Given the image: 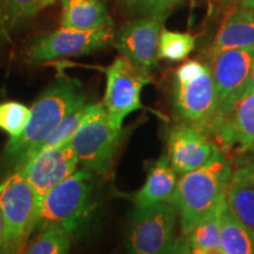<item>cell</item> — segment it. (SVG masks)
Returning a JSON list of instances; mask_svg holds the SVG:
<instances>
[{
    "mask_svg": "<svg viewBox=\"0 0 254 254\" xmlns=\"http://www.w3.org/2000/svg\"><path fill=\"white\" fill-rule=\"evenodd\" d=\"M167 15H141L120 28L114 37V46L120 55L142 67L157 63L159 40Z\"/></svg>",
    "mask_w": 254,
    "mask_h": 254,
    "instance_id": "obj_12",
    "label": "cell"
},
{
    "mask_svg": "<svg viewBox=\"0 0 254 254\" xmlns=\"http://www.w3.org/2000/svg\"><path fill=\"white\" fill-rule=\"evenodd\" d=\"M177 172L168 155L163 154L148 167L144 186L134 196V211H142L171 200L176 190Z\"/></svg>",
    "mask_w": 254,
    "mask_h": 254,
    "instance_id": "obj_14",
    "label": "cell"
},
{
    "mask_svg": "<svg viewBox=\"0 0 254 254\" xmlns=\"http://www.w3.org/2000/svg\"><path fill=\"white\" fill-rule=\"evenodd\" d=\"M123 138V128L112 125L104 107L79 129L69 142L82 167L95 176H107Z\"/></svg>",
    "mask_w": 254,
    "mask_h": 254,
    "instance_id": "obj_8",
    "label": "cell"
},
{
    "mask_svg": "<svg viewBox=\"0 0 254 254\" xmlns=\"http://www.w3.org/2000/svg\"><path fill=\"white\" fill-rule=\"evenodd\" d=\"M173 103L184 122L205 129L217 112V90L212 68L196 60L184 63L177 69Z\"/></svg>",
    "mask_w": 254,
    "mask_h": 254,
    "instance_id": "obj_5",
    "label": "cell"
},
{
    "mask_svg": "<svg viewBox=\"0 0 254 254\" xmlns=\"http://www.w3.org/2000/svg\"><path fill=\"white\" fill-rule=\"evenodd\" d=\"M94 176L82 167L50 190L41 199L37 230L58 226L73 236L91 212Z\"/></svg>",
    "mask_w": 254,
    "mask_h": 254,
    "instance_id": "obj_4",
    "label": "cell"
},
{
    "mask_svg": "<svg viewBox=\"0 0 254 254\" xmlns=\"http://www.w3.org/2000/svg\"><path fill=\"white\" fill-rule=\"evenodd\" d=\"M221 140L237 145L240 152L254 150V92L244 97L226 119L214 124Z\"/></svg>",
    "mask_w": 254,
    "mask_h": 254,
    "instance_id": "obj_15",
    "label": "cell"
},
{
    "mask_svg": "<svg viewBox=\"0 0 254 254\" xmlns=\"http://www.w3.org/2000/svg\"><path fill=\"white\" fill-rule=\"evenodd\" d=\"M178 212L167 201L142 211H133L127 233V251L135 254L168 252L174 246Z\"/></svg>",
    "mask_w": 254,
    "mask_h": 254,
    "instance_id": "obj_10",
    "label": "cell"
},
{
    "mask_svg": "<svg viewBox=\"0 0 254 254\" xmlns=\"http://www.w3.org/2000/svg\"><path fill=\"white\" fill-rule=\"evenodd\" d=\"M56 1H57V0H38V4H37V7H36L37 13L39 11H41L43 8L47 7V6L52 5L53 2H56Z\"/></svg>",
    "mask_w": 254,
    "mask_h": 254,
    "instance_id": "obj_30",
    "label": "cell"
},
{
    "mask_svg": "<svg viewBox=\"0 0 254 254\" xmlns=\"http://www.w3.org/2000/svg\"><path fill=\"white\" fill-rule=\"evenodd\" d=\"M112 25L109 11L100 0H63V27L92 31Z\"/></svg>",
    "mask_w": 254,
    "mask_h": 254,
    "instance_id": "obj_17",
    "label": "cell"
},
{
    "mask_svg": "<svg viewBox=\"0 0 254 254\" xmlns=\"http://www.w3.org/2000/svg\"><path fill=\"white\" fill-rule=\"evenodd\" d=\"M113 25L92 31L63 27L36 38L25 51V62L32 65L65 57L88 55L114 41Z\"/></svg>",
    "mask_w": 254,
    "mask_h": 254,
    "instance_id": "obj_7",
    "label": "cell"
},
{
    "mask_svg": "<svg viewBox=\"0 0 254 254\" xmlns=\"http://www.w3.org/2000/svg\"><path fill=\"white\" fill-rule=\"evenodd\" d=\"M254 253V230L247 226L225 204L221 211V253Z\"/></svg>",
    "mask_w": 254,
    "mask_h": 254,
    "instance_id": "obj_20",
    "label": "cell"
},
{
    "mask_svg": "<svg viewBox=\"0 0 254 254\" xmlns=\"http://www.w3.org/2000/svg\"><path fill=\"white\" fill-rule=\"evenodd\" d=\"M219 148L200 127L184 123L168 134V159L177 173L184 174L204 166L219 153Z\"/></svg>",
    "mask_w": 254,
    "mask_h": 254,
    "instance_id": "obj_13",
    "label": "cell"
},
{
    "mask_svg": "<svg viewBox=\"0 0 254 254\" xmlns=\"http://www.w3.org/2000/svg\"><path fill=\"white\" fill-rule=\"evenodd\" d=\"M85 94L77 79L60 74L31 107L23 134L8 140L0 154V182L18 172L40 150L47 136L67 114L85 105Z\"/></svg>",
    "mask_w": 254,
    "mask_h": 254,
    "instance_id": "obj_1",
    "label": "cell"
},
{
    "mask_svg": "<svg viewBox=\"0 0 254 254\" xmlns=\"http://www.w3.org/2000/svg\"><path fill=\"white\" fill-rule=\"evenodd\" d=\"M101 110H104L103 103L88 104L82 105L79 109L74 110L73 112L67 114V116L64 118L63 122L56 127L55 131L47 136L46 140L44 141L43 145H41L40 150L67 144V142L72 140L73 136L77 134L79 129H80L88 120L97 116Z\"/></svg>",
    "mask_w": 254,
    "mask_h": 254,
    "instance_id": "obj_21",
    "label": "cell"
},
{
    "mask_svg": "<svg viewBox=\"0 0 254 254\" xmlns=\"http://www.w3.org/2000/svg\"><path fill=\"white\" fill-rule=\"evenodd\" d=\"M185 0H125L132 11L140 15H168Z\"/></svg>",
    "mask_w": 254,
    "mask_h": 254,
    "instance_id": "obj_26",
    "label": "cell"
},
{
    "mask_svg": "<svg viewBox=\"0 0 254 254\" xmlns=\"http://www.w3.org/2000/svg\"><path fill=\"white\" fill-rule=\"evenodd\" d=\"M37 239L26 247L25 252L30 254H63L71 247L72 234L58 226L40 228Z\"/></svg>",
    "mask_w": 254,
    "mask_h": 254,
    "instance_id": "obj_23",
    "label": "cell"
},
{
    "mask_svg": "<svg viewBox=\"0 0 254 254\" xmlns=\"http://www.w3.org/2000/svg\"><path fill=\"white\" fill-rule=\"evenodd\" d=\"M226 199L187 234V249L198 254L221 253V211Z\"/></svg>",
    "mask_w": 254,
    "mask_h": 254,
    "instance_id": "obj_19",
    "label": "cell"
},
{
    "mask_svg": "<svg viewBox=\"0 0 254 254\" xmlns=\"http://www.w3.org/2000/svg\"><path fill=\"white\" fill-rule=\"evenodd\" d=\"M38 0H0V36L9 39L34 15Z\"/></svg>",
    "mask_w": 254,
    "mask_h": 254,
    "instance_id": "obj_22",
    "label": "cell"
},
{
    "mask_svg": "<svg viewBox=\"0 0 254 254\" xmlns=\"http://www.w3.org/2000/svg\"><path fill=\"white\" fill-rule=\"evenodd\" d=\"M195 37L190 33H182L163 28L159 40L158 57L168 62H183L194 50Z\"/></svg>",
    "mask_w": 254,
    "mask_h": 254,
    "instance_id": "obj_24",
    "label": "cell"
},
{
    "mask_svg": "<svg viewBox=\"0 0 254 254\" xmlns=\"http://www.w3.org/2000/svg\"><path fill=\"white\" fill-rule=\"evenodd\" d=\"M246 47H254V9L238 7L218 31L212 53Z\"/></svg>",
    "mask_w": 254,
    "mask_h": 254,
    "instance_id": "obj_16",
    "label": "cell"
},
{
    "mask_svg": "<svg viewBox=\"0 0 254 254\" xmlns=\"http://www.w3.org/2000/svg\"><path fill=\"white\" fill-rule=\"evenodd\" d=\"M231 177V164L219 152L204 166L184 173L178 180L170 201L177 209L184 236L226 199Z\"/></svg>",
    "mask_w": 254,
    "mask_h": 254,
    "instance_id": "obj_2",
    "label": "cell"
},
{
    "mask_svg": "<svg viewBox=\"0 0 254 254\" xmlns=\"http://www.w3.org/2000/svg\"><path fill=\"white\" fill-rule=\"evenodd\" d=\"M31 117V109L18 101L0 104V129L7 133L8 140H15L23 134Z\"/></svg>",
    "mask_w": 254,
    "mask_h": 254,
    "instance_id": "obj_25",
    "label": "cell"
},
{
    "mask_svg": "<svg viewBox=\"0 0 254 254\" xmlns=\"http://www.w3.org/2000/svg\"><path fill=\"white\" fill-rule=\"evenodd\" d=\"M226 204L241 221L254 230V177L246 166L232 173L226 190Z\"/></svg>",
    "mask_w": 254,
    "mask_h": 254,
    "instance_id": "obj_18",
    "label": "cell"
},
{
    "mask_svg": "<svg viewBox=\"0 0 254 254\" xmlns=\"http://www.w3.org/2000/svg\"><path fill=\"white\" fill-rule=\"evenodd\" d=\"M41 198L20 172L0 182V207L5 221L1 253L25 252L33 231L37 230Z\"/></svg>",
    "mask_w": 254,
    "mask_h": 254,
    "instance_id": "obj_3",
    "label": "cell"
},
{
    "mask_svg": "<svg viewBox=\"0 0 254 254\" xmlns=\"http://www.w3.org/2000/svg\"><path fill=\"white\" fill-rule=\"evenodd\" d=\"M103 69L106 74L103 105L112 125L123 128L126 117L142 107V88L150 84L152 77L148 68L124 56Z\"/></svg>",
    "mask_w": 254,
    "mask_h": 254,
    "instance_id": "obj_6",
    "label": "cell"
},
{
    "mask_svg": "<svg viewBox=\"0 0 254 254\" xmlns=\"http://www.w3.org/2000/svg\"><path fill=\"white\" fill-rule=\"evenodd\" d=\"M246 168L249 170V172L254 177V161H253V163L249 164V165H246Z\"/></svg>",
    "mask_w": 254,
    "mask_h": 254,
    "instance_id": "obj_31",
    "label": "cell"
},
{
    "mask_svg": "<svg viewBox=\"0 0 254 254\" xmlns=\"http://www.w3.org/2000/svg\"><path fill=\"white\" fill-rule=\"evenodd\" d=\"M78 157L71 142L43 148L19 170L41 199L77 171Z\"/></svg>",
    "mask_w": 254,
    "mask_h": 254,
    "instance_id": "obj_11",
    "label": "cell"
},
{
    "mask_svg": "<svg viewBox=\"0 0 254 254\" xmlns=\"http://www.w3.org/2000/svg\"><path fill=\"white\" fill-rule=\"evenodd\" d=\"M254 92V63H253V68H252V73H251V78L249 84H247V87L245 90V93H244V97H246L247 94H251Z\"/></svg>",
    "mask_w": 254,
    "mask_h": 254,
    "instance_id": "obj_29",
    "label": "cell"
},
{
    "mask_svg": "<svg viewBox=\"0 0 254 254\" xmlns=\"http://www.w3.org/2000/svg\"><path fill=\"white\" fill-rule=\"evenodd\" d=\"M254 63V47L232 49L213 53V73L217 90V112L212 127L226 119L244 98Z\"/></svg>",
    "mask_w": 254,
    "mask_h": 254,
    "instance_id": "obj_9",
    "label": "cell"
},
{
    "mask_svg": "<svg viewBox=\"0 0 254 254\" xmlns=\"http://www.w3.org/2000/svg\"><path fill=\"white\" fill-rule=\"evenodd\" d=\"M238 7H246L254 9V0H233Z\"/></svg>",
    "mask_w": 254,
    "mask_h": 254,
    "instance_id": "obj_28",
    "label": "cell"
},
{
    "mask_svg": "<svg viewBox=\"0 0 254 254\" xmlns=\"http://www.w3.org/2000/svg\"><path fill=\"white\" fill-rule=\"evenodd\" d=\"M4 237H5V221H4V215H2L1 207H0V251H1L2 244H4Z\"/></svg>",
    "mask_w": 254,
    "mask_h": 254,
    "instance_id": "obj_27",
    "label": "cell"
}]
</instances>
